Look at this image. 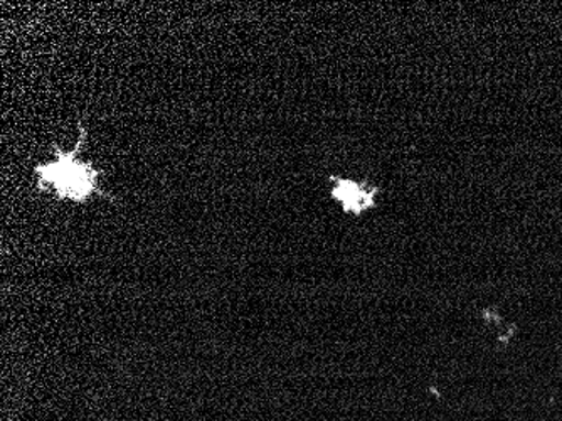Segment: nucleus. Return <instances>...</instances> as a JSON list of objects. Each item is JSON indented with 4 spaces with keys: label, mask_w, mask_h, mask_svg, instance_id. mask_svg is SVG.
Returning a JSON list of instances; mask_svg holds the SVG:
<instances>
[{
    "label": "nucleus",
    "mask_w": 562,
    "mask_h": 421,
    "mask_svg": "<svg viewBox=\"0 0 562 421\" xmlns=\"http://www.w3.org/2000/svg\"><path fill=\"white\" fill-rule=\"evenodd\" d=\"M330 184L331 199L342 206L344 213L362 217L378 204L379 189L371 184L337 176L330 177Z\"/></svg>",
    "instance_id": "nucleus-2"
},
{
    "label": "nucleus",
    "mask_w": 562,
    "mask_h": 421,
    "mask_svg": "<svg viewBox=\"0 0 562 421\" xmlns=\"http://www.w3.org/2000/svg\"><path fill=\"white\" fill-rule=\"evenodd\" d=\"M87 132L80 126V141L72 151H61L55 145V160L40 164L34 169L37 176V188L40 191L55 192L56 198L61 201L85 204L93 196H105L98 186V173L93 164L80 159L81 147H83Z\"/></svg>",
    "instance_id": "nucleus-1"
}]
</instances>
